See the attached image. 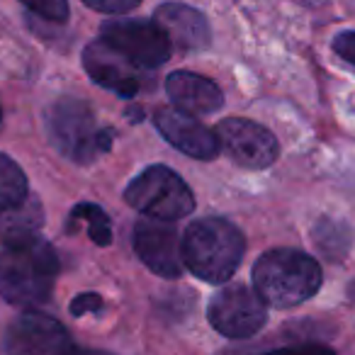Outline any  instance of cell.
I'll list each match as a JSON object with an SVG mask.
<instances>
[{
  "label": "cell",
  "mask_w": 355,
  "mask_h": 355,
  "mask_svg": "<svg viewBox=\"0 0 355 355\" xmlns=\"http://www.w3.org/2000/svg\"><path fill=\"white\" fill-rule=\"evenodd\" d=\"M59 258L51 243L35 241L6 246L0 253V297L15 306H37L51 297Z\"/></svg>",
  "instance_id": "cell-1"
},
{
  "label": "cell",
  "mask_w": 355,
  "mask_h": 355,
  "mask_svg": "<svg viewBox=\"0 0 355 355\" xmlns=\"http://www.w3.org/2000/svg\"><path fill=\"white\" fill-rule=\"evenodd\" d=\"M253 285L270 306L290 309L319 292L321 268L297 248H275L263 253L253 266Z\"/></svg>",
  "instance_id": "cell-2"
},
{
  "label": "cell",
  "mask_w": 355,
  "mask_h": 355,
  "mask_svg": "<svg viewBox=\"0 0 355 355\" xmlns=\"http://www.w3.org/2000/svg\"><path fill=\"white\" fill-rule=\"evenodd\" d=\"M246 253L243 234L227 219L205 217L188 227L183 239L185 268L205 282H227Z\"/></svg>",
  "instance_id": "cell-3"
},
{
  "label": "cell",
  "mask_w": 355,
  "mask_h": 355,
  "mask_svg": "<svg viewBox=\"0 0 355 355\" xmlns=\"http://www.w3.org/2000/svg\"><path fill=\"white\" fill-rule=\"evenodd\" d=\"M46 129L51 144L76 163L95 161L112 144V129H98V119L83 100L64 98L51 105Z\"/></svg>",
  "instance_id": "cell-4"
},
{
  "label": "cell",
  "mask_w": 355,
  "mask_h": 355,
  "mask_svg": "<svg viewBox=\"0 0 355 355\" xmlns=\"http://www.w3.org/2000/svg\"><path fill=\"white\" fill-rule=\"evenodd\" d=\"M124 200L146 217L178 222L195 209L193 190L175 171L166 166H151L137 175L124 190Z\"/></svg>",
  "instance_id": "cell-5"
},
{
  "label": "cell",
  "mask_w": 355,
  "mask_h": 355,
  "mask_svg": "<svg viewBox=\"0 0 355 355\" xmlns=\"http://www.w3.org/2000/svg\"><path fill=\"white\" fill-rule=\"evenodd\" d=\"M268 302L246 285H229L209 302V324L229 338H248L258 334L268 319Z\"/></svg>",
  "instance_id": "cell-6"
},
{
  "label": "cell",
  "mask_w": 355,
  "mask_h": 355,
  "mask_svg": "<svg viewBox=\"0 0 355 355\" xmlns=\"http://www.w3.org/2000/svg\"><path fill=\"white\" fill-rule=\"evenodd\" d=\"M100 37L139 69H158L171 56V40L156 20H110Z\"/></svg>",
  "instance_id": "cell-7"
},
{
  "label": "cell",
  "mask_w": 355,
  "mask_h": 355,
  "mask_svg": "<svg viewBox=\"0 0 355 355\" xmlns=\"http://www.w3.org/2000/svg\"><path fill=\"white\" fill-rule=\"evenodd\" d=\"M132 243L148 270L161 277H180L185 268L183 239L173 222L156 217L141 219L132 232Z\"/></svg>",
  "instance_id": "cell-8"
},
{
  "label": "cell",
  "mask_w": 355,
  "mask_h": 355,
  "mask_svg": "<svg viewBox=\"0 0 355 355\" xmlns=\"http://www.w3.org/2000/svg\"><path fill=\"white\" fill-rule=\"evenodd\" d=\"M214 132L219 139V148L241 168L261 171V168L272 166L280 153L272 132H268L266 127L251 122V119H224Z\"/></svg>",
  "instance_id": "cell-9"
},
{
  "label": "cell",
  "mask_w": 355,
  "mask_h": 355,
  "mask_svg": "<svg viewBox=\"0 0 355 355\" xmlns=\"http://www.w3.org/2000/svg\"><path fill=\"white\" fill-rule=\"evenodd\" d=\"M153 124L161 132V137L166 139L171 146H175L178 151H183L185 156L200 158V161H212L217 158L219 139L217 132L207 129L202 122L195 119V114L185 112L180 107H161L153 114Z\"/></svg>",
  "instance_id": "cell-10"
},
{
  "label": "cell",
  "mask_w": 355,
  "mask_h": 355,
  "mask_svg": "<svg viewBox=\"0 0 355 355\" xmlns=\"http://www.w3.org/2000/svg\"><path fill=\"white\" fill-rule=\"evenodd\" d=\"M83 66L95 83L122 95V98H134L139 93V76H137L139 66L132 64L112 44H107L103 37L85 46Z\"/></svg>",
  "instance_id": "cell-11"
},
{
  "label": "cell",
  "mask_w": 355,
  "mask_h": 355,
  "mask_svg": "<svg viewBox=\"0 0 355 355\" xmlns=\"http://www.w3.org/2000/svg\"><path fill=\"white\" fill-rule=\"evenodd\" d=\"M8 350H12V353L59 355L71 353L76 348L59 321L51 319V316L37 314V311H27L8 331Z\"/></svg>",
  "instance_id": "cell-12"
},
{
  "label": "cell",
  "mask_w": 355,
  "mask_h": 355,
  "mask_svg": "<svg viewBox=\"0 0 355 355\" xmlns=\"http://www.w3.org/2000/svg\"><path fill=\"white\" fill-rule=\"evenodd\" d=\"M153 20L161 25L171 44H175L178 49H207L209 40H212L209 25L202 12L190 6H183V3H163L153 15Z\"/></svg>",
  "instance_id": "cell-13"
},
{
  "label": "cell",
  "mask_w": 355,
  "mask_h": 355,
  "mask_svg": "<svg viewBox=\"0 0 355 355\" xmlns=\"http://www.w3.org/2000/svg\"><path fill=\"white\" fill-rule=\"evenodd\" d=\"M168 98L173 105L190 114H212L224 105V95L217 83L190 71H175L166 80Z\"/></svg>",
  "instance_id": "cell-14"
},
{
  "label": "cell",
  "mask_w": 355,
  "mask_h": 355,
  "mask_svg": "<svg viewBox=\"0 0 355 355\" xmlns=\"http://www.w3.org/2000/svg\"><path fill=\"white\" fill-rule=\"evenodd\" d=\"M44 227V207L40 200L25 198L8 209H0V241L3 246L35 241Z\"/></svg>",
  "instance_id": "cell-15"
},
{
  "label": "cell",
  "mask_w": 355,
  "mask_h": 355,
  "mask_svg": "<svg viewBox=\"0 0 355 355\" xmlns=\"http://www.w3.org/2000/svg\"><path fill=\"white\" fill-rule=\"evenodd\" d=\"M27 198V178L22 168L6 153H0V209L22 202Z\"/></svg>",
  "instance_id": "cell-16"
},
{
  "label": "cell",
  "mask_w": 355,
  "mask_h": 355,
  "mask_svg": "<svg viewBox=\"0 0 355 355\" xmlns=\"http://www.w3.org/2000/svg\"><path fill=\"white\" fill-rule=\"evenodd\" d=\"M314 243L321 253H326V256L331 258V261H338L350 248V232L340 222L321 219L314 227Z\"/></svg>",
  "instance_id": "cell-17"
},
{
  "label": "cell",
  "mask_w": 355,
  "mask_h": 355,
  "mask_svg": "<svg viewBox=\"0 0 355 355\" xmlns=\"http://www.w3.org/2000/svg\"><path fill=\"white\" fill-rule=\"evenodd\" d=\"M76 219L88 222L90 241H95L98 246H107L110 239H112V227H110L107 214H105L98 205H90V202L76 205L73 212H71V222H76Z\"/></svg>",
  "instance_id": "cell-18"
},
{
  "label": "cell",
  "mask_w": 355,
  "mask_h": 355,
  "mask_svg": "<svg viewBox=\"0 0 355 355\" xmlns=\"http://www.w3.org/2000/svg\"><path fill=\"white\" fill-rule=\"evenodd\" d=\"M32 12L49 22H66L69 20V0H22Z\"/></svg>",
  "instance_id": "cell-19"
},
{
  "label": "cell",
  "mask_w": 355,
  "mask_h": 355,
  "mask_svg": "<svg viewBox=\"0 0 355 355\" xmlns=\"http://www.w3.org/2000/svg\"><path fill=\"white\" fill-rule=\"evenodd\" d=\"M85 6L93 8L98 12H107V15H122L129 12L141 3V0H83Z\"/></svg>",
  "instance_id": "cell-20"
},
{
  "label": "cell",
  "mask_w": 355,
  "mask_h": 355,
  "mask_svg": "<svg viewBox=\"0 0 355 355\" xmlns=\"http://www.w3.org/2000/svg\"><path fill=\"white\" fill-rule=\"evenodd\" d=\"M334 51L345 59L348 64L355 66V32H340L334 40Z\"/></svg>",
  "instance_id": "cell-21"
},
{
  "label": "cell",
  "mask_w": 355,
  "mask_h": 355,
  "mask_svg": "<svg viewBox=\"0 0 355 355\" xmlns=\"http://www.w3.org/2000/svg\"><path fill=\"white\" fill-rule=\"evenodd\" d=\"M103 306V300H100V295H93V292H85V295L76 297L73 302H71V314L73 316H83L85 311H95Z\"/></svg>",
  "instance_id": "cell-22"
}]
</instances>
